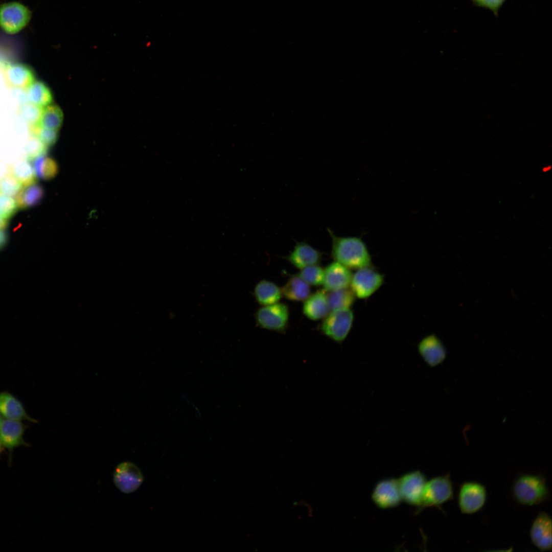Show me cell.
I'll list each match as a JSON object with an SVG mask.
<instances>
[{"label": "cell", "instance_id": "7402d4cb", "mask_svg": "<svg viewBox=\"0 0 552 552\" xmlns=\"http://www.w3.org/2000/svg\"><path fill=\"white\" fill-rule=\"evenodd\" d=\"M254 294L258 302L264 306L278 303L282 296L281 289L275 284L266 280L257 284Z\"/></svg>", "mask_w": 552, "mask_h": 552}, {"label": "cell", "instance_id": "5bb4252c", "mask_svg": "<svg viewBox=\"0 0 552 552\" xmlns=\"http://www.w3.org/2000/svg\"><path fill=\"white\" fill-rule=\"evenodd\" d=\"M530 537L533 544L541 551L551 549V519L545 512L539 513L532 525Z\"/></svg>", "mask_w": 552, "mask_h": 552}, {"label": "cell", "instance_id": "ba28073f", "mask_svg": "<svg viewBox=\"0 0 552 552\" xmlns=\"http://www.w3.org/2000/svg\"><path fill=\"white\" fill-rule=\"evenodd\" d=\"M256 319L258 324L263 328L282 331L288 324V308L285 304L282 303L266 305L257 311Z\"/></svg>", "mask_w": 552, "mask_h": 552}, {"label": "cell", "instance_id": "d4e9b609", "mask_svg": "<svg viewBox=\"0 0 552 552\" xmlns=\"http://www.w3.org/2000/svg\"><path fill=\"white\" fill-rule=\"evenodd\" d=\"M32 166L37 178L42 180H50L57 174L58 167L57 163L53 158L43 154L31 160Z\"/></svg>", "mask_w": 552, "mask_h": 552}, {"label": "cell", "instance_id": "f1b7e54d", "mask_svg": "<svg viewBox=\"0 0 552 552\" xmlns=\"http://www.w3.org/2000/svg\"><path fill=\"white\" fill-rule=\"evenodd\" d=\"M43 108L30 102H26L20 105L18 113L30 126L39 124Z\"/></svg>", "mask_w": 552, "mask_h": 552}, {"label": "cell", "instance_id": "7a4b0ae2", "mask_svg": "<svg viewBox=\"0 0 552 552\" xmlns=\"http://www.w3.org/2000/svg\"><path fill=\"white\" fill-rule=\"evenodd\" d=\"M512 493L515 500L524 505L540 504L549 496L545 478L537 474H523L515 481Z\"/></svg>", "mask_w": 552, "mask_h": 552}, {"label": "cell", "instance_id": "74e56055", "mask_svg": "<svg viewBox=\"0 0 552 552\" xmlns=\"http://www.w3.org/2000/svg\"><path fill=\"white\" fill-rule=\"evenodd\" d=\"M551 165H546L542 168V171L544 173L549 172L551 169Z\"/></svg>", "mask_w": 552, "mask_h": 552}, {"label": "cell", "instance_id": "f35d334b", "mask_svg": "<svg viewBox=\"0 0 552 552\" xmlns=\"http://www.w3.org/2000/svg\"><path fill=\"white\" fill-rule=\"evenodd\" d=\"M4 448L3 447V445H2V444H1V443L0 442V455L2 454Z\"/></svg>", "mask_w": 552, "mask_h": 552}, {"label": "cell", "instance_id": "8fae6325", "mask_svg": "<svg viewBox=\"0 0 552 552\" xmlns=\"http://www.w3.org/2000/svg\"><path fill=\"white\" fill-rule=\"evenodd\" d=\"M27 426L20 421L4 419L0 427V442L9 452L11 463L13 451L21 446H29L24 438Z\"/></svg>", "mask_w": 552, "mask_h": 552}, {"label": "cell", "instance_id": "ab89813d", "mask_svg": "<svg viewBox=\"0 0 552 552\" xmlns=\"http://www.w3.org/2000/svg\"><path fill=\"white\" fill-rule=\"evenodd\" d=\"M3 419H4L3 417L2 416V415H1V414H0V427H1V424H2V422H3Z\"/></svg>", "mask_w": 552, "mask_h": 552}, {"label": "cell", "instance_id": "8d00e7d4", "mask_svg": "<svg viewBox=\"0 0 552 552\" xmlns=\"http://www.w3.org/2000/svg\"><path fill=\"white\" fill-rule=\"evenodd\" d=\"M8 220L0 216V229H4L8 226Z\"/></svg>", "mask_w": 552, "mask_h": 552}, {"label": "cell", "instance_id": "d590c367", "mask_svg": "<svg viewBox=\"0 0 552 552\" xmlns=\"http://www.w3.org/2000/svg\"><path fill=\"white\" fill-rule=\"evenodd\" d=\"M8 236L4 231L0 229V249H2L7 244Z\"/></svg>", "mask_w": 552, "mask_h": 552}, {"label": "cell", "instance_id": "f546056e", "mask_svg": "<svg viewBox=\"0 0 552 552\" xmlns=\"http://www.w3.org/2000/svg\"><path fill=\"white\" fill-rule=\"evenodd\" d=\"M31 136L38 139L48 148L52 146L57 141L58 130L43 128L39 124L29 126Z\"/></svg>", "mask_w": 552, "mask_h": 552}, {"label": "cell", "instance_id": "4fadbf2b", "mask_svg": "<svg viewBox=\"0 0 552 552\" xmlns=\"http://www.w3.org/2000/svg\"><path fill=\"white\" fill-rule=\"evenodd\" d=\"M2 69L5 82L10 88L27 90L35 81L33 70L26 64H9Z\"/></svg>", "mask_w": 552, "mask_h": 552}, {"label": "cell", "instance_id": "1f68e13d", "mask_svg": "<svg viewBox=\"0 0 552 552\" xmlns=\"http://www.w3.org/2000/svg\"><path fill=\"white\" fill-rule=\"evenodd\" d=\"M48 150V147L38 139L31 136L25 149L26 159L31 161L37 156L46 154Z\"/></svg>", "mask_w": 552, "mask_h": 552}, {"label": "cell", "instance_id": "30bf717a", "mask_svg": "<svg viewBox=\"0 0 552 552\" xmlns=\"http://www.w3.org/2000/svg\"><path fill=\"white\" fill-rule=\"evenodd\" d=\"M113 479L116 487L122 492L130 493L136 491L143 481V474L133 463L124 462L114 469Z\"/></svg>", "mask_w": 552, "mask_h": 552}, {"label": "cell", "instance_id": "9a60e30c", "mask_svg": "<svg viewBox=\"0 0 552 552\" xmlns=\"http://www.w3.org/2000/svg\"><path fill=\"white\" fill-rule=\"evenodd\" d=\"M418 350L424 361L430 367L443 363L447 356L444 345L433 334L425 336L419 342Z\"/></svg>", "mask_w": 552, "mask_h": 552}, {"label": "cell", "instance_id": "484cf974", "mask_svg": "<svg viewBox=\"0 0 552 552\" xmlns=\"http://www.w3.org/2000/svg\"><path fill=\"white\" fill-rule=\"evenodd\" d=\"M10 174L23 186L37 182V177L30 161L25 159L9 165Z\"/></svg>", "mask_w": 552, "mask_h": 552}, {"label": "cell", "instance_id": "5b68a950", "mask_svg": "<svg viewBox=\"0 0 552 552\" xmlns=\"http://www.w3.org/2000/svg\"><path fill=\"white\" fill-rule=\"evenodd\" d=\"M324 318L321 327L323 333L338 343L342 342L352 328V310L348 308L332 311Z\"/></svg>", "mask_w": 552, "mask_h": 552}, {"label": "cell", "instance_id": "d6a6232c", "mask_svg": "<svg viewBox=\"0 0 552 552\" xmlns=\"http://www.w3.org/2000/svg\"><path fill=\"white\" fill-rule=\"evenodd\" d=\"M18 209L16 201L10 196L0 193V216L6 219L12 217Z\"/></svg>", "mask_w": 552, "mask_h": 552}, {"label": "cell", "instance_id": "9c48e42d", "mask_svg": "<svg viewBox=\"0 0 552 552\" xmlns=\"http://www.w3.org/2000/svg\"><path fill=\"white\" fill-rule=\"evenodd\" d=\"M426 481L424 474L418 470L408 472L397 479L402 500L419 507Z\"/></svg>", "mask_w": 552, "mask_h": 552}, {"label": "cell", "instance_id": "d6986e66", "mask_svg": "<svg viewBox=\"0 0 552 552\" xmlns=\"http://www.w3.org/2000/svg\"><path fill=\"white\" fill-rule=\"evenodd\" d=\"M304 314L312 320L324 318L330 312L326 294L319 290L310 295L303 304Z\"/></svg>", "mask_w": 552, "mask_h": 552}, {"label": "cell", "instance_id": "e0dca14e", "mask_svg": "<svg viewBox=\"0 0 552 552\" xmlns=\"http://www.w3.org/2000/svg\"><path fill=\"white\" fill-rule=\"evenodd\" d=\"M324 287L327 291H333L349 287L352 273L350 269L334 261L324 270Z\"/></svg>", "mask_w": 552, "mask_h": 552}, {"label": "cell", "instance_id": "ffe728a7", "mask_svg": "<svg viewBox=\"0 0 552 552\" xmlns=\"http://www.w3.org/2000/svg\"><path fill=\"white\" fill-rule=\"evenodd\" d=\"M44 195V191L37 182L24 186L16 197L18 209H27L39 204Z\"/></svg>", "mask_w": 552, "mask_h": 552}, {"label": "cell", "instance_id": "cb8c5ba5", "mask_svg": "<svg viewBox=\"0 0 552 552\" xmlns=\"http://www.w3.org/2000/svg\"><path fill=\"white\" fill-rule=\"evenodd\" d=\"M326 296L330 311L350 308L356 298L352 289L348 287L330 291Z\"/></svg>", "mask_w": 552, "mask_h": 552}, {"label": "cell", "instance_id": "4dcf8cb0", "mask_svg": "<svg viewBox=\"0 0 552 552\" xmlns=\"http://www.w3.org/2000/svg\"><path fill=\"white\" fill-rule=\"evenodd\" d=\"M22 186V185L10 174L0 179V193L10 197L16 196Z\"/></svg>", "mask_w": 552, "mask_h": 552}, {"label": "cell", "instance_id": "603a6c76", "mask_svg": "<svg viewBox=\"0 0 552 552\" xmlns=\"http://www.w3.org/2000/svg\"><path fill=\"white\" fill-rule=\"evenodd\" d=\"M27 98L30 103L44 107L51 104L53 97L50 88L43 82L35 81L27 89Z\"/></svg>", "mask_w": 552, "mask_h": 552}, {"label": "cell", "instance_id": "277c9868", "mask_svg": "<svg viewBox=\"0 0 552 552\" xmlns=\"http://www.w3.org/2000/svg\"><path fill=\"white\" fill-rule=\"evenodd\" d=\"M31 16L30 9L19 2L3 3L0 5V29L9 34H16L28 25Z\"/></svg>", "mask_w": 552, "mask_h": 552}, {"label": "cell", "instance_id": "e575fe53", "mask_svg": "<svg viewBox=\"0 0 552 552\" xmlns=\"http://www.w3.org/2000/svg\"><path fill=\"white\" fill-rule=\"evenodd\" d=\"M9 174V165L0 162V179Z\"/></svg>", "mask_w": 552, "mask_h": 552}, {"label": "cell", "instance_id": "8992f818", "mask_svg": "<svg viewBox=\"0 0 552 552\" xmlns=\"http://www.w3.org/2000/svg\"><path fill=\"white\" fill-rule=\"evenodd\" d=\"M384 283V275L372 266L358 269L352 275L350 286L356 297L365 299L377 291Z\"/></svg>", "mask_w": 552, "mask_h": 552}, {"label": "cell", "instance_id": "7c38bea8", "mask_svg": "<svg viewBox=\"0 0 552 552\" xmlns=\"http://www.w3.org/2000/svg\"><path fill=\"white\" fill-rule=\"evenodd\" d=\"M372 499L381 509L397 507L402 500L397 479L387 478L378 482L373 489Z\"/></svg>", "mask_w": 552, "mask_h": 552}, {"label": "cell", "instance_id": "3957f363", "mask_svg": "<svg viewBox=\"0 0 552 552\" xmlns=\"http://www.w3.org/2000/svg\"><path fill=\"white\" fill-rule=\"evenodd\" d=\"M453 489L449 474L426 481L417 512L428 507H439L453 498Z\"/></svg>", "mask_w": 552, "mask_h": 552}, {"label": "cell", "instance_id": "ac0fdd59", "mask_svg": "<svg viewBox=\"0 0 552 552\" xmlns=\"http://www.w3.org/2000/svg\"><path fill=\"white\" fill-rule=\"evenodd\" d=\"M288 261L299 269L318 264L321 259V254L305 242H298L287 257Z\"/></svg>", "mask_w": 552, "mask_h": 552}, {"label": "cell", "instance_id": "2e32d148", "mask_svg": "<svg viewBox=\"0 0 552 552\" xmlns=\"http://www.w3.org/2000/svg\"><path fill=\"white\" fill-rule=\"evenodd\" d=\"M0 414L5 419L37 422L28 415L21 402L7 391L0 392Z\"/></svg>", "mask_w": 552, "mask_h": 552}, {"label": "cell", "instance_id": "6da1fadb", "mask_svg": "<svg viewBox=\"0 0 552 552\" xmlns=\"http://www.w3.org/2000/svg\"><path fill=\"white\" fill-rule=\"evenodd\" d=\"M332 240V256L334 261L349 269H360L372 266L371 256L361 238L340 237L328 229Z\"/></svg>", "mask_w": 552, "mask_h": 552}, {"label": "cell", "instance_id": "4316f807", "mask_svg": "<svg viewBox=\"0 0 552 552\" xmlns=\"http://www.w3.org/2000/svg\"><path fill=\"white\" fill-rule=\"evenodd\" d=\"M63 120V114L61 108L55 105H49L43 107L39 125L41 127L55 130H58Z\"/></svg>", "mask_w": 552, "mask_h": 552}, {"label": "cell", "instance_id": "836d02e7", "mask_svg": "<svg viewBox=\"0 0 552 552\" xmlns=\"http://www.w3.org/2000/svg\"><path fill=\"white\" fill-rule=\"evenodd\" d=\"M473 1L478 6L488 9L496 14L505 0H473Z\"/></svg>", "mask_w": 552, "mask_h": 552}, {"label": "cell", "instance_id": "83f0119b", "mask_svg": "<svg viewBox=\"0 0 552 552\" xmlns=\"http://www.w3.org/2000/svg\"><path fill=\"white\" fill-rule=\"evenodd\" d=\"M296 275L309 285L316 286L323 284L325 271L321 267L314 265L301 269Z\"/></svg>", "mask_w": 552, "mask_h": 552}, {"label": "cell", "instance_id": "44dd1931", "mask_svg": "<svg viewBox=\"0 0 552 552\" xmlns=\"http://www.w3.org/2000/svg\"><path fill=\"white\" fill-rule=\"evenodd\" d=\"M281 290L282 294L291 301H304L310 295L309 285L297 275L290 278Z\"/></svg>", "mask_w": 552, "mask_h": 552}, {"label": "cell", "instance_id": "52a82bcc", "mask_svg": "<svg viewBox=\"0 0 552 552\" xmlns=\"http://www.w3.org/2000/svg\"><path fill=\"white\" fill-rule=\"evenodd\" d=\"M487 490L484 486L475 481H467L462 485L458 496V505L463 514H472L479 511L487 500Z\"/></svg>", "mask_w": 552, "mask_h": 552}]
</instances>
